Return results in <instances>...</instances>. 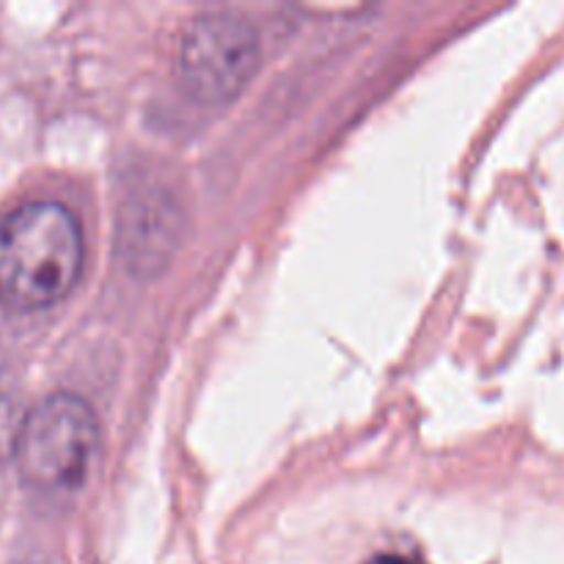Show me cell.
<instances>
[{
    "instance_id": "6da1fadb",
    "label": "cell",
    "mask_w": 564,
    "mask_h": 564,
    "mask_svg": "<svg viewBox=\"0 0 564 564\" xmlns=\"http://www.w3.org/2000/svg\"><path fill=\"white\" fill-rule=\"evenodd\" d=\"M83 270V231L69 207L31 202L0 224V301L20 312L64 301Z\"/></svg>"
},
{
    "instance_id": "7a4b0ae2",
    "label": "cell",
    "mask_w": 564,
    "mask_h": 564,
    "mask_svg": "<svg viewBox=\"0 0 564 564\" xmlns=\"http://www.w3.org/2000/svg\"><path fill=\"white\" fill-rule=\"evenodd\" d=\"M97 444L91 405L77 394H53L22 419L14 457L22 477L36 488L72 490L88 477Z\"/></svg>"
},
{
    "instance_id": "3957f363",
    "label": "cell",
    "mask_w": 564,
    "mask_h": 564,
    "mask_svg": "<svg viewBox=\"0 0 564 564\" xmlns=\"http://www.w3.org/2000/svg\"><path fill=\"white\" fill-rule=\"evenodd\" d=\"M259 66V39L246 20L202 14L180 42V77L202 102H226L242 91Z\"/></svg>"
},
{
    "instance_id": "277c9868",
    "label": "cell",
    "mask_w": 564,
    "mask_h": 564,
    "mask_svg": "<svg viewBox=\"0 0 564 564\" xmlns=\"http://www.w3.org/2000/svg\"><path fill=\"white\" fill-rule=\"evenodd\" d=\"M20 427H22V422L17 419L14 405H11L9 397L0 394V466H3L9 457L17 455Z\"/></svg>"
},
{
    "instance_id": "5b68a950",
    "label": "cell",
    "mask_w": 564,
    "mask_h": 564,
    "mask_svg": "<svg viewBox=\"0 0 564 564\" xmlns=\"http://www.w3.org/2000/svg\"><path fill=\"white\" fill-rule=\"evenodd\" d=\"M369 564H413V562H408L405 556H397V554H383V556H378V560H372Z\"/></svg>"
}]
</instances>
